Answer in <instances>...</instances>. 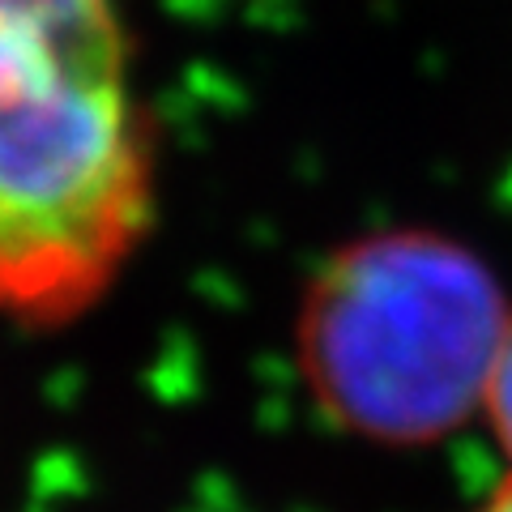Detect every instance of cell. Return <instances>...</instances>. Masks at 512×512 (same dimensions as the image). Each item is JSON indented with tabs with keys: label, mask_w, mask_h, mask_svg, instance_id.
I'll return each mask as SVG.
<instances>
[{
	"label": "cell",
	"mask_w": 512,
	"mask_h": 512,
	"mask_svg": "<svg viewBox=\"0 0 512 512\" xmlns=\"http://www.w3.org/2000/svg\"><path fill=\"white\" fill-rule=\"evenodd\" d=\"M154 214V137L120 0H0V316L69 325Z\"/></svg>",
	"instance_id": "cell-1"
},
{
	"label": "cell",
	"mask_w": 512,
	"mask_h": 512,
	"mask_svg": "<svg viewBox=\"0 0 512 512\" xmlns=\"http://www.w3.org/2000/svg\"><path fill=\"white\" fill-rule=\"evenodd\" d=\"M512 303L461 239L380 231L329 256L295 316L312 406L367 444L419 448L483 419Z\"/></svg>",
	"instance_id": "cell-2"
},
{
	"label": "cell",
	"mask_w": 512,
	"mask_h": 512,
	"mask_svg": "<svg viewBox=\"0 0 512 512\" xmlns=\"http://www.w3.org/2000/svg\"><path fill=\"white\" fill-rule=\"evenodd\" d=\"M483 419L491 427L495 444L508 461V474H512V320H508V333L500 342V359H495V372L487 384V402H483Z\"/></svg>",
	"instance_id": "cell-3"
},
{
	"label": "cell",
	"mask_w": 512,
	"mask_h": 512,
	"mask_svg": "<svg viewBox=\"0 0 512 512\" xmlns=\"http://www.w3.org/2000/svg\"><path fill=\"white\" fill-rule=\"evenodd\" d=\"M470 512H512V474H504V483L495 487L483 504H474Z\"/></svg>",
	"instance_id": "cell-4"
}]
</instances>
